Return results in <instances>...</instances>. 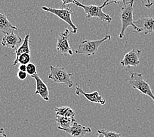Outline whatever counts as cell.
Listing matches in <instances>:
<instances>
[{
  "label": "cell",
  "mask_w": 154,
  "mask_h": 137,
  "mask_svg": "<svg viewBox=\"0 0 154 137\" xmlns=\"http://www.w3.org/2000/svg\"><path fill=\"white\" fill-rule=\"evenodd\" d=\"M134 0H130L123 4V7H121V23L122 28L119 33V38H123L125 36V32L126 29L131 27L135 32H141L142 30L138 27L134 23L133 21V5Z\"/></svg>",
  "instance_id": "cell-1"
},
{
  "label": "cell",
  "mask_w": 154,
  "mask_h": 137,
  "mask_svg": "<svg viewBox=\"0 0 154 137\" xmlns=\"http://www.w3.org/2000/svg\"><path fill=\"white\" fill-rule=\"evenodd\" d=\"M26 73L30 76L37 73V67L33 63H29L26 65Z\"/></svg>",
  "instance_id": "cell-20"
},
{
  "label": "cell",
  "mask_w": 154,
  "mask_h": 137,
  "mask_svg": "<svg viewBox=\"0 0 154 137\" xmlns=\"http://www.w3.org/2000/svg\"><path fill=\"white\" fill-rule=\"evenodd\" d=\"M98 137H104V135H102V134H100V133H98Z\"/></svg>",
  "instance_id": "cell-27"
},
{
  "label": "cell",
  "mask_w": 154,
  "mask_h": 137,
  "mask_svg": "<svg viewBox=\"0 0 154 137\" xmlns=\"http://www.w3.org/2000/svg\"><path fill=\"white\" fill-rule=\"evenodd\" d=\"M50 70L51 72L48 77L54 83L66 85L69 88L74 86V83L71 80L72 73H69L65 68L51 65Z\"/></svg>",
  "instance_id": "cell-5"
},
{
  "label": "cell",
  "mask_w": 154,
  "mask_h": 137,
  "mask_svg": "<svg viewBox=\"0 0 154 137\" xmlns=\"http://www.w3.org/2000/svg\"><path fill=\"white\" fill-rule=\"evenodd\" d=\"M75 94L77 96H79L81 94L84 96L87 100H89L91 102L99 103V104L101 105H104L106 103L105 99L98 92L95 91L93 92H91V93H87V92H85L83 91V90L81 88L79 84L76 86Z\"/></svg>",
  "instance_id": "cell-10"
},
{
  "label": "cell",
  "mask_w": 154,
  "mask_h": 137,
  "mask_svg": "<svg viewBox=\"0 0 154 137\" xmlns=\"http://www.w3.org/2000/svg\"><path fill=\"white\" fill-rule=\"evenodd\" d=\"M110 39L111 36L108 34V31H106V34L102 39L97 40H84L79 44L78 49L75 51V53L86 55L87 56L94 55L96 54L99 47L102 44Z\"/></svg>",
  "instance_id": "cell-2"
},
{
  "label": "cell",
  "mask_w": 154,
  "mask_h": 137,
  "mask_svg": "<svg viewBox=\"0 0 154 137\" xmlns=\"http://www.w3.org/2000/svg\"><path fill=\"white\" fill-rule=\"evenodd\" d=\"M62 3V7H65L66 5L68 4H74L76 0H61Z\"/></svg>",
  "instance_id": "cell-23"
},
{
  "label": "cell",
  "mask_w": 154,
  "mask_h": 137,
  "mask_svg": "<svg viewBox=\"0 0 154 137\" xmlns=\"http://www.w3.org/2000/svg\"><path fill=\"white\" fill-rule=\"evenodd\" d=\"M42 9L46 12H49L54 15L58 18H60L61 20L64 21L65 23H66L72 28L71 32L73 34H76L77 32H78V28L73 23L72 19V16L75 13L74 11L72 10L69 7H63L62 9H55L44 6L42 7Z\"/></svg>",
  "instance_id": "cell-4"
},
{
  "label": "cell",
  "mask_w": 154,
  "mask_h": 137,
  "mask_svg": "<svg viewBox=\"0 0 154 137\" xmlns=\"http://www.w3.org/2000/svg\"><path fill=\"white\" fill-rule=\"evenodd\" d=\"M134 23L138 27L142 29L146 35L154 32V17L152 16L142 17L134 21Z\"/></svg>",
  "instance_id": "cell-11"
},
{
  "label": "cell",
  "mask_w": 154,
  "mask_h": 137,
  "mask_svg": "<svg viewBox=\"0 0 154 137\" xmlns=\"http://www.w3.org/2000/svg\"><path fill=\"white\" fill-rule=\"evenodd\" d=\"M30 61V54L28 53H24L19 55V57H18L17 62L15 64V65H17L19 63L21 64H25L26 65L28 64H29ZM14 65V66H15Z\"/></svg>",
  "instance_id": "cell-18"
},
{
  "label": "cell",
  "mask_w": 154,
  "mask_h": 137,
  "mask_svg": "<svg viewBox=\"0 0 154 137\" xmlns=\"http://www.w3.org/2000/svg\"><path fill=\"white\" fill-rule=\"evenodd\" d=\"M23 40L20 37L14 34V32L9 34H5L2 38V45L9 49H15V50L19 47Z\"/></svg>",
  "instance_id": "cell-13"
},
{
  "label": "cell",
  "mask_w": 154,
  "mask_h": 137,
  "mask_svg": "<svg viewBox=\"0 0 154 137\" xmlns=\"http://www.w3.org/2000/svg\"><path fill=\"white\" fill-rule=\"evenodd\" d=\"M142 51L134 48L125 55L124 57L120 61L123 67H137L140 64V55Z\"/></svg>",
  "instance_id": "cell-8"
},
{
  "label": "cell",
  "mask_w": 154,
  "mask_h": 137,
  "mask_svg": "<svg viewBox=\"0 0 154 137\" xmlns=\"http://www.w3.org/2000/svg\"><path fill=\"white\" fill-rule=\"evenodd\" d=\"M75 121V118L56 115V122L57 124V127L59 130L64 131L65 129L69 128Z\"/></svg>",
  "instance_id": "cell-15"
},
{
  "label": "cell",
  "mask_w": 154,
  "mask_h": 137,
  "mask_svg": "<svg viewBox=\"0 0 154 137\" xmlns=\"http://www.w3.org/2000/svg\"><path fill=\"white\" fill-rule=\"evenodd\" d=\"M29 38H30V34L28 33V34L25 36L24 40L23 42V44H22L21 46H20L18 49H17L15 50V52H14V54H15V55H16V58L13 62V66L15 65L17 59L19 57L20 55L24 54V53L30 54V46H29Z\"/></svg>",
  "instance_id": "cell-16"
},
{
  "label": "cell",
  "mask_w": 154,
  "mask_h": 137,
  "mask_svg": "<svg viewBox=\"0 0 154 137\" xmlns=\"http://www.w3.org/2000/svg\"><path fill=\"white\" fill-rule=\"evenodd\" d=\"M69 30L68 28H66L64 32L59 33L58 36L57 42V51L58 53L66 55L69 54L70 55H73V51L72 50L68 42V36L69 34Z\"/></svg>",
  "instance_id": "cell-7"
},
{
  "label": "cell",
  "mask_w": 154,
  "mask_h": 137,
  "mask_svg": "<svg viewBox=\"0 0 154 137\" xmlns=\"http://www.w3.org/2000/svg\"><path fill=\"white\" fill-rule=\"evenodd\" d=\"M63 131L68 133L72 137H84L87 133H89L92 130L89 127L81 125L75 121L70 127L65 129Z\"/></svg>",
  "instance_id": "cell-12"
},
{
  "label": "cell",
  "mask_w": 154,
  "mask_h": 137,
  "mask_svg": "<svg viewBox=\"0 0 154 137\" xmlns=\"http://www.w3.org/2000/svg\"><path fill=\"white\" fill-rule=\"evenodd\" d=\"M129 83L134 89L140 91L144 95L148 96L154 102V94L149 84L144 80L142 73L130 72V79Z\"/></svg>",
  "instance_id": "cell-6"
},
{
  "label": "cell",
  "mask_w": 154,
  "mask_h": 137,
  "mask_svg": "<svg viewBox=\"0 0 154 137\" xmlns=\"http://www.w3.org/2000/svg\"><path fill=\"white\" fill-rule=\"evenodd\" d=\"M0 137H7L3 128H0Z\"/></svg>",
  "instance_id": "cell-26"
},
{
  "label": "cell",
  "mask_w": 154,
  "mask_h": 137,
  "mask_svg": "<svg viewBox=\"0 0 154 137\" xmlns=\"http://www.w3.org/2000/svg\"><path fill=\"white\" fill-rule=\"evenodd\" d=\"M119 2H123V4L126 3L125 0H105V2L103 3V4L105 6L109 5L112 4V3H116V4L119 5Z\"/></svg>",
  "instance_id": "cell-21"
},
{
  "label": "cell",
  "mask_w": 154,
  "mask_h": 137,
  "mask_svg": "<svg viewBox=\"0 0 154 137\" xmlns=\"http://www.w3.org/2000/svg\"><path fill=\"white\" fill-rule=\"evenodd\" d=\"M74 4L84 10V11H85L86 14V17L87 18L96 17L98 18L99 20L104 22H107L108 23H110L112 21V18L109 15L104 13L103 11H102V9L106 7L104 4H102L100 6L94 5H85L78 2L77 0Z\"/></svg>",
  "instance_id": "cell-3"
},
{
  "label": "cell",
  "mask_w": 154,
  "mask_h": 137,
  "mask_svg": "<svg viewBox=\"0 0 154 137\" xmlns=\"http://www.w3.org/2000/svg\"><path fill=\"white\" fill-rule=\"evenodd\" d=\"M54 111H55L56 115H58V116L75 118V113L74 112V110H73L71 107H69L62 106L55 107V108H54Z\"/></svg>",
  "instance_id": "cell-17"
},
{
  "label": "cell",
  "mask_w": 154,
  "mask_h": 137,
  "mask_svg": "<svg viewBox=\"0 0 154 137\" xmlns=\"http://www.w3.org/2000/svg\"><path fill=\"white\" fill-rule=\"evenodd\" d=\"M17 27L13 25L8 20L5 15L0 12V32L5 34H9L17 30Z\"/></svg>",
  "instance_id": "cell-14"
},
{
  "label": "cell",
  "mask_w": 154,
  "mask_h": 137,
  "mask_svg": "<svg viewBox=\"0 0 154 137\" xmlns=\"http://www.w3.org/2000/svg\"><path fill=\"white\" fill-rule=\"evenodd\" d=\"M146 2L144 3V5L146 7H147V8H150L153 4L152 0H146Z\"/></svg>",
  "instance_id": "cell-24"
},
{
  "label": "cell",
  "mask_w": 154,
  "mask_h": 137,
  "mask_svg": "<svg viewBox=\"0 0 154 137\" xmlns=\"http://www.w3.org/2000/svg\"><path fill=\"white\" fill-rule=\"evenodd\" d=\"M19 71H26V65L25 64H20L19 67Z\"/></svg>",
  "instance_id": "cell-25"
},
{
  "label": "cell",
  "mask_w": 154,
  "mask_h": 137,
  "mask_svg": "<svg viewBox=\"0 0 154 137\" xmlns=\"http://www.w3.org/2000/svg\"><path fill=\"white\" fill-rule=\"evenodd\" d=\"M30 77L34 78L36 83V89L34 94L39 95L44 100L48 102L49 100V92L46 84L43 82L38 73Z\"/></svg>",
  "instance_id": "cell-9"
},
{
  "label": "cell",
  "mask_w": 154,
  "mask_h": 137,
  "mask_svg": "<svg viewBox=\"0 0 154 137\" xmlns=\"http://www.w3.org/2000/svg\"><path fill=\"white\" fill-rule=\"evenodd\" d=\"M27 73L26 71H19V72L17 73V77L21 80H24L26 79L27 78Z\"/></svg>",
  "instance_id": "cell-22"
},
{
  "label": "cell",
  "mask_w": 154,
  "mask_h": 137,
  "mask_svg": "<svg viewBox=\"0 0 154 137\" xmlns=\"http://www.w3.org/2000/svg\"><path fill=\"white\" fill-rule=\"evenodd\" d=\"M98 133H100L104 135V137H122V135L119 132L114 131H109L105 130V129H102V130H98Z\"/></svg>",
  "instance_id": "cell-19"
}]
</instances>
